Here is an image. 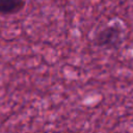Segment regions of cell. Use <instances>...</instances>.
<instances>
[{
	"mask_svg": "<svg viewBox=\"0 0 133 133\" xmlns=\"http://www.w3.org/2000/svg\"><path fill=\"white\" fill-rule=\"evenodd\" d=\"M25 3V0H0V15H16L24 8Z\"/></svg>",
	"mask_w": 133,
	"mask_h": 133,
	"instance_id": "2",
	"label": "cell"
},
{
	"mask_svg": "<svg viewBox=\"0 0 133 133\" xmlns=\"http://www.w3.org/2000/svg\"><path fill=\"white\" fill-rule=\"evenodd\" d=\"M122 42L123 33L118 26H107L100 30L94 38V43L97 47L107 50L117 49Z\"/></svg>",
	"mask_w": 133,
	"mask_h": 133,
	"instance_id": "1",
	"label": "cell"
}]
</instances>
